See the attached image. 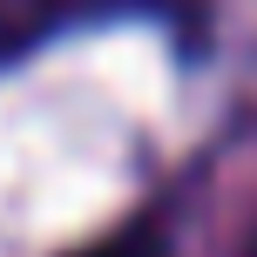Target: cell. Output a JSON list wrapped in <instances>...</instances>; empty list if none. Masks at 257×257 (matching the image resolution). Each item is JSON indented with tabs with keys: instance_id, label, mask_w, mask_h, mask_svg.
Wrapping results in <instances>:
<instances>
[{
	"instance_id": "3957f363",
	"label": "cell",
	"mask_w": 257,
	"mask_h": 257,
	"mask_svg": "<svg viewBox=\"0 0 257 257\" xmlns=\"http://www.w3.org/2000/svg\"><path fill=\"white\" fill-rule=\"evenodd\" d=\"M142 7L169 14V21H196V14H203V0H142Z\"/></svg>"
},
{
	"instance_id": "6da1fadb",
	"label": "cell",
	"mask_w": 257,
	"mask_h": 257,
	"mask_svg": "<svg viewBox=\"0 0 257 257\" xmlns=\"http://www.w3.org/2000/svg\"><path fill=\"white\" fill-rule=\"evenodd\" d=\"M61 21V0H0V61L41 48Z\"/></svg>"
},
{
	"instance_id": "277c9868",
	"label": "cell",
	"mask_w": 257,
	"mask_h": 257,
	"mask_svg": "<svg viewBox=\"0 0 257 257\" xmlns=\"http://www.w3.org/2000/svg\"><path fill=\"white\" fill-rule=\"evenodd\" d=\"M244 257H257V230H250V244H244Z\"/></svg>"
},
{
	"instance_id": "7a4b0ae2",
	"label": "cell",
	"mask_w": 257,
	"mask_h": 257,
	"mask_svg": "<svg viewBox=\"0 0 257 257\" xmlns=\"http://www.w3.org/2000/svg\"><path fill=\"white\" fill-rule=\"evenodd\" d=\"M68 257H169V237L156 230V223H122V230L95 237V244H81Z\"/></svg>"
}]
</instances>
